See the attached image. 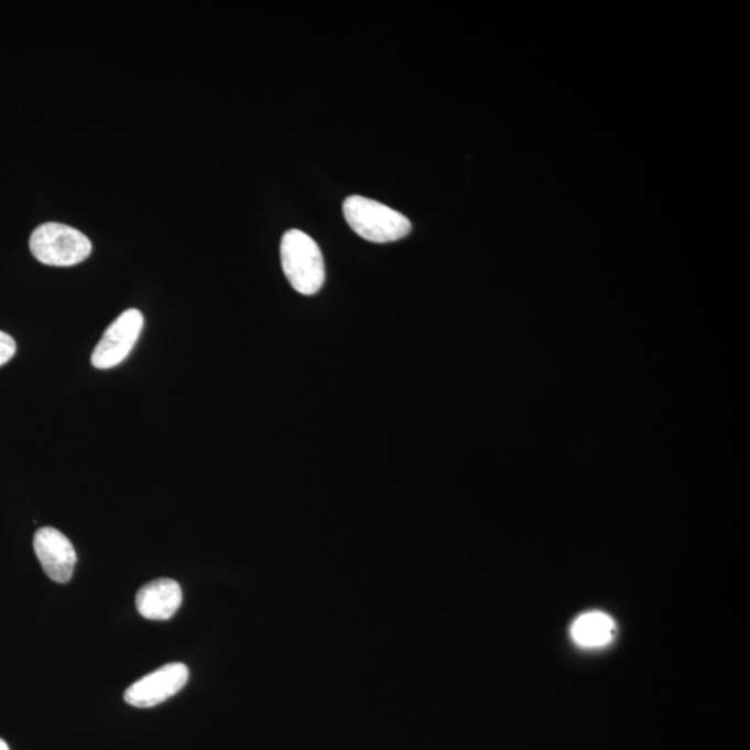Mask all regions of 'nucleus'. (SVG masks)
Masks as SVG:
<instances>
[{"label":"nucleus","instance_id":"nucleus-1","mask_svg":"<svg viewBox=\"0 0 750 750\" xmlns=\"http://www.w3.org/2000/svg\"><path fill=\"white\" fill-rule=\"evenodd\" d=\"M344 215L350 228L370 242H395L412 231V222L406 216L359 195L345 200Z\"/></svg>","mask_w":750,"mask_h":750},{"label":"nucleus","instance_id":"nucleus-2","mask_svg":"<svg viewBox=\"0 0 750 750\" xmlns=\"http://www.w3.org/2000/svg\"><path fill=\"white\" fill-rule=\"evenodd\" d=\"M281 264L286 279L302 295H315L323 289L326 269L320 248L307 233L291 230L281 241Z\"/></svg>","mask_w":750,"mask_h":750},{"label":"nucleus","instance_id":"nucleus-3","mask_svg":"<svg viewBox=\"0 0 750 750\" xmlns=\"http://www.w3.org/2000/svg\"><path fill=\"white\" fill-rule=\"evenodd\" d=\"M30 249L42 264L72 268L90 257L93 243L77 228L62 222H45L31 233Z\"/></svg>","mask_w":750,"mask_h":750},{"label":"nucleus","instance_id":"nucleus-4","mask_svg":"<svg viewBox=\"0 0 750 750\" xmlns=\"http://www.w3.org/2000/svg\"><path fill=\"white\" fill-rule=\"evenodd\" d=\"M143 328V315L138 308L121 313L110 324L94 349L90 363L98 370H109L129 358Z\"/></svg>","mask_w":750,"mask_h":750},{"label":"nucleus","instance_id":"nucleus-5","mask_svg":"<svg viewBox=\"0 0 750 750\" xmlns=\"http://www.w3.org/2000/svg\"><path fill=\"white\" fill-rule=\"evenodd\" d=\"M189 670L183 663H170L145 675L127 688L124 700L127 704L148 709L163 704L178 694L188 683Z\"/></svg>","mask_w":750,"mask_h":750},{"label":"nucleus","instance_id":"nucleus-6","mask_svg":"<svg viewBox=\"0 0 750 750\" xmlns=\"http://www.w3.org/2000/svg\"><path fill=\"white\" fill-rule=\"evenodd\" d=\"M34 551L52 581L58 584L70 581L74 567L77 565V553L65 534L52 526H44L35 533Z\"/></svg>","mask_w":750,"mask_h":750},{"label":"nucleus","instance_id":"nucleus-7","mask_svg":"<svg viewBox=\"0 0 750 750\" xmlns=\"http://www.w3.org/2000/svg\"><path fill=\"white\" fill-rule=\"evenodd\" d=\"M183 604V590L172 578L154 579L137 594V609L148 620L172 619Z\"/></svg>","mask_w":750,"mask_h":750},{"label":"nucleus","instance_id":"nucleus-8","mask_svg":"<svg viewBox=\"0 0 750 750\" xmlns=\"http://www.w3.org/2000/svg\"><path fill=\"white\" fill-rule=\"evenodd\" d=\"M572 634L578 645L585 648L604 646L615 634V622L609 616L593 611L574 622Z\"/></svg>","mask_w":750,"mask_h":750},{"label":"nucleus","instance_id":"nucleus-9","mask_svg":"<svg viewBox=\"0 0 750 750\" xmlns=\"http://www.w3.org/2000/svg\"><path fill=\"white\" fill-rule=\"evenodd\" d=\"M15 340L9 334L0 331V367L8 363L15 355Z\"/></svg>","mask_w":750,"mask_h":750},{"label":"nucleus","instance_id":"nucleus-10","mask_svg":"<svg viewBox=\"0 0 750 750\" xmlns=\"http://www.w3.org/2000/svg\"><path fill=\"white\" fill-rule=\"evenodd\" d=\"M0 750H9L8 743L0 739Z\"/></svg>","mask_w":750,"mask_h":750}]
</instances>
